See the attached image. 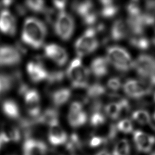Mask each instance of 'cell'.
Masks as SVG:
<instances>
[{"mask_svg": "<svg viewBox=\"0 0 155 155\" xmlns=\"http://www.w3.org/2000/svg\"><path fill=\"white\" fill-rule=\"evenodd\" d=\"M47 35V29L44 23L35 17L25 19L21 34L23 44L35 49L43 46Z\"/></svg>", "mask_w": 155, "mask_h": 155, "instance_id": "1", "label": "cell"}, {"mask_svg": "<svg viewBox=\"0 0 155 155\" xmlns=\"http://www.w3.org/2000/svg\"><path fill=\"white\" fill-rule=\"evenodd\" d=\"M107 60L117 71L126 73L133 68L134 61L126 49L117 46L107 49Z\"/></svg>", "mask_w": 155, "mask_h": 155, "instance_id": "2", "label": "cell"}, {"mask_svg": "<svg viewBox=\"0 0 155 155\" xmlns=\"http://www.w3.org/2000/svg\"><path fill=\"white\" fill-rule=\"evenodd\" d=\"M90 74V71L84 66L79 58L74 59L67 68V77L73 88L87 87Z\"/></svg>", "mask_w": 155, "mask_h": 155, "instance_id": "3", "label": "cell"}, {"mask_svg": "<svg viewBox=\"0 0 155 155\" xmlns=\"http://www.w3.org/2000/svg\"><path fill=\"white\" fill-rule=\"evenodd\" d=\"M99 43L94 28H90L76 40L75 44L76 53L80 57L88 55L98 48Z\"/></svg>", "mask_w": 155, "mask_h": 155, "instance_id": "4", "label": "cell"}, {"mask_svg": "<svg viewBox=\"0 0 155 155\" xmlns=\"http://www.w3.org/2000/svg\"><path fill=\"white\" fill-rule=\"evenodd\" d=\"M75 23L71 15L65 11L58 14L54 28V32L63 41L69 40L73 34Z\"/></svg>", "mask_w": 155, "mask_h": 155, "instance_id": "5", "label": "cell"}, {"mask_svg": "<svg viewBox=\"0 0 155 155\" xmlns=\"http://www.w3.org/2000/svg\"><path fill=\"white\" fill-rule=\"evenodd\" d=\"M133 68L141 80H146L155 75V57L149 54L139 55L134 61Z\"/></svg>", "mask_w": 155, "mask_h": 155, "instance_id": "6", "label": "cell"}, {"mask_svg": "<svg viewBox=\"0 0 155 155\" xmlns=\"http://www.w3.org/2000/svg\"><path fill=\"white\" fill-rule=\"evenodd\" d=\"M22 54L16 46L2 45L0 46V67H12L19 65Z\"/></svg>", "mask_w": 155, "mask_h": 155, "instance_id": "7", "label": "cell"}, {"mask_svg": "<svg viewBox=\"0 0 155 155\" xmlns=\"http://www.w3.org/2000/svg\"><path fill=\"white\" fill-rule=\"evenodd\" d=\"M124 90L127 96L132 99H140L151 93L148 85L141 80H127L124 84Z\"/></svg>", "mask_w": 155, "mask_h": 155, "instance_id": "8", "label": "cell"}, {"mask_svg": "<svg viewBox=\"0 0 155 155\" xmlns=\"http://www.w3.org/2000/svg\"><path fill=\"white\" fill-rule=\"evenodd\" d=\"M26 110L31 119H36L41 114L40 95L34 88H29L23 95Z\"/></svg>", "mask_w": 155, "mask_h": 155, "instance_id": "9", "label": "cell"}, {"mask_svg": "<svg viewBox=\"0 0 155 155\" xmlns=\"http://www.w3.org/2000/svg\"><path fill=\"white\" fill-rule=\"evenodd\" d=\"M23 82L22 74L19 71L11 74L0 73V99L15 86L18 87Z\"/></svg>", "mask_w": 155, "mask_h": 155, "instance_id": "10", "label": "cell"}, {"mask_svg": "<svg viewBox=\"0 0 155 155\" xmlns=\"http://www.w3.org/2000/svg\"><path fill=\"white\" fill-rule=\"evenodd\" d=\"M28 74L30 78L35 83H38L47 80L49 73L42 64L40 57L37 59L36 61H30L27 66Z\"/></svg>", "mask_w": 155, "mask_h": 155, "instance_id": "11", "label": "cell"}, {"mask_svg": "<svg viewBox=\"0 0 155 155\" xmlns=\"http://www.w3.org/2000/svg\"><path fill=\"white\" fill-rule=\"evenodd\" d=\"M0 31L10 36L15 35L17 31L16 19L7 8H4L0 12Z\"/></svg>", "mask_w": 155, "mask_h": 155, "instance_id": "12", "label": "cell"}, {"mask_svg": "<svg viewBox=\"0 0 155 155\" xmlns=\"http://www.w3.org/2000/svg\"><path fill=\"white\" fill-rule=\"evenodd\" d=\"M45 54L59 66H63L68 61V54L63 47L56 44L47 45L45 47Z\"/></svg>", "mask_w": 155, "mask_h": 155, "instance_id": "13", "label": "cell"}, {"mask_svg": "<svg viewBox=\"0 0 155 155\" xmlns=\"http://www.w3.org/2000/svg\"><path fill=\"white\" fill-rule=\"evenodd\" d=\"M23 155H46L47 147L42 141L28 138L23 143Z\"/></svg>", "mask_w": 155, "mask_h": 155, "instance_id": "14", "label": "cell"}, {"mask_svg": "<svg viewBox=\"0 0 155 155\" xmlns=\"http://www.w3.org/2000/svg\"><path fill=\"white\" fill-rule=\"evenodd\" d=\"M67 134L60 126L59 122H56L49 126L48 130V140L51 144L58 146L64 145L67 143Z\"/></svg>", "mask_w": 155, "mask_h": 155, "instance_id": "15", "label": "cell"}, {"mask_svg": "<svg viewBox=\"0 0 155 155\" xmlns=\"http://www.w3.org/2000/svg\"><path fill=\"white\" fill-rule=\"evenodd\" d=\"M0 136L5 143H18L21 139V130L18 126L4 124L0 131Z\"/></svg>", "mask_w": 155, "mask_h": 155, "instance_id": "16", "label": "cell"}, {"mask_svg": "<svg viewBox=\"0 0 155 155\" xmlns=\"http://www.w3.org/2000/svg\"><path fill=\"white\" fill-rule=\"evenodd\" d=\"M65 78V74L61 71H56L49 73L47 78L46 92L49 97L54 91L61 87V84Z\"/></svg>", "mask_w": 155, "mask_h": 155, "instance_id": "17", "label": "cell"}, {"mask_svg": "<svg viewBox=\"0 0 155 155\" xmlns=\"http://www.w3.org/2000/svg\"><path fill=\"white\" fill-rule=\"evenodd\" d=\"M91 71L97 78H102L109 73V62L103 57H98L93 60L91 64Z\"/></svg>", "mask_w": 155, "mask_h": 155, "instance_id": "18", "label": "cell"}, {"mask_svg": "<svg viewBox=\"0 0 155 155\" xmlns=\"http://www.w3.org/2000/svg\"><path fill=\"white\" fill-rule=\"evenodd\" d=\"M128 32L126 22L122 19H117L112 25L110 31V38L113 41H119L127 37Z\"/></svg>", "mask_w": 155, "mask_h": 155, "instance_id": "19", "label": "cell"}, {"mask_svg": "<svg viewBox=\"0 0 155 155\" xmlns=\"http://www.w3.org/2000/svg\"><path fill=\"white\" fill-rule=\"evenodd\" d=\"M2 110L6 117L18 120L21 118V112L18 103L12 99H7L2 103Z\"/></svg>", "mask_w": 155, "mask_h": 155, "instance_id": "20", "label": "cell"}, {"mask_svg": "<svg viewBox=\"0 0 155 155\" xmlns=\"http://www.w3.org/2000/svg\"><path fill=\"white\" fill-rule=\"evenodd\" d=\"M58 111L55 108H48L36 119H32L36 124H44L50 126L56 122L58 121Z\"/></svg>", "mask_w": 155, "mask_h": 155, "instance_id": "21", "label": "cell"}, {"mask_svg": "<svg viewBox=\"0 0 155 155\" xmlns=\"http://www.w3.org/2000/svg\"><path fill=\"white\" fill-rule=\"evenodd\" d=\"M71 95V91L70 89L61 87L52 93L49 97L52 103L56 107H61L68 101Z\"/></svg>", "mask_w": 155, "mask_h": 155, "instance_id": "22", "label": "cell"}, {"mask_svg": "<svg viewBox=\"0 0 155 155\" xmlns=\"http://www.w3.org/2000/svg\"><path fill=\"white\" fill-rule=\"evenodd\" d=\"M102 5L100 15L106 19H111L115 17L119 11L120 7L118 4L111 1H101Z\"/></svg>", "mask_w": 155, "mask_h": 155, "instance_id": "23", "label": "cell"}, {"mask_svg": "<svg viewBox=\"0 0 155 155\" xmlns=\"http://www.w3.org/2000/svg\"><path fill=\"white\" fill-rule=\"evenodd\" d=\"M71 8L81 18L95 10L92 2L89 1H74L71 4Z\"/></svg>", "mask_w": 155, "mask_h": 155, "instance_id": "24", "label": "cell"}, {"mask_svg": "<svg viewBox=\"0 0 155 155\" xmlns=\"http://www.w3.org/2000/svg\"><path fill=\"white\" fill-rule=\"evenodd\" d=\"M87 120V114L83 110L78 112L69 111L68 121L69 124L73 128H78L85 124Z\"/></svg>", "mask_w": 155, "mask_h": 155, "instance_id": "25", "label": "cell"}, {"mask_svg": "<svg viewBox=\"0 0 155 155\" xmlns=\"http://www.w3.org/2000/svg\"><path fill=\"white\" fill-rule=\"evenodd\" d=\"M145 8V12L143 13V17L146 27L155 25V1H146Z\"/></svg>", "mask_w": 155, "mask_h": 155, "instance_id": "26", "label": "cell"}, {"mask_svg": "<svg viewBox=\"0 0 155 155\" xmlns=\"http://www.w3.org/2000/svg\"><path fill=\"white\" fill-rule=\"evenodd\" d=\"M86 97L90 100V99L99 100V98L103 96L106 93V88L102 84L99 82H96L87 87Z\"/></svg>", "mask_w": 155, "mask_h": 155, "instance_id": "27", "label": "cell"}, {"mask_svg": "<svg viewBox=\"0 0 155 155\" xmlns=\"http://www.w3.org/2000/svg\"><path fill=\"white\" fill-rule=\"evenodd\" d=\"M129 43L132 47L141 51L147 50L150 47L149 40L143 35L132 36L129 39Z\"/></svg>", "mask_w": 155, "mask_h": 155, "instance_id": "28", "label": "cell"}, {"mask_svg": "<svg viewBox=\"0 0 155 155\" xmlns=\"http://www.w3.org/2000/svg\"><path fill=\"white\" fill-rule=\"evenodd\" d=\"M130 146L128 140L123 139L117 141L113 149V155H130Z\"/></svg>", "mask_w": 155, "mask_h": 155, "instance_id": "29", "label": "cell"}, {"mask_svg": "<svg viewBox=\"0 0 155 155\" xmlns=\"http://www.w3.org/2000/svg\"><path fill=\"white\" fill-rule=\"evenodd\" d=\"M132 118L135 121L141 125H146L150 123L151 118L149 113L146 110H139L133 112Z\"/></svg>", "mask_w": 155, "mask_h": 155, "instance_id": "30", "label": "cell"}, {"mask_svg": "<svg viewBox=\"0 0 155 155\" xmlns=\"http://www.w3.org/2000/svg\"><path fill=\"white\" fill-rule=\"evenodd\" d=\"M105 112L111 119L116 120L120 116V108L117 102H111L105 107Z\"/></svg>", "mask_w": 155, "mask_h": 155, "instance_id": "31", "label": "cell"}, {"mask_svg": "<svg viewBox=\"0 0 155 155\" xmlns=\"http://www.w3.org/2000/svg\"><path fill=\"white\" fill-rule=\"evenodd\" d=\"M90 117L91 125L95 128H99L105 123L106 119L101 111H94L92 112Z\"/></svg>", "mask_w": 155, "mask_h": 155, "instance_id": "32", "label": "cell"}, {"mask_svg": "<svg viewBox=\"0 0 155 155\" xmlns=\"http://www.w3.org/2000/svg\"><path fill=\"white\" fill-rule=\"evenodd\" d=\"M25 4L27 9L36 13H44L46 8L45 6V2L42 1H27Z\"/></svg>", "mask_w": 155, "mask_h": 155, "instance_id": "33", "label": "cell"}, {"mask_svg": "<svg viewBox=\"0 0 155 155\" xmlns=\"http://www.w3.org/2000/svg\"><path fill=\"white\" fill-rule=\"evenodd\" d=\"M126 9L129 15V17H136L142 14L140 4L138 1L129 2L126 5Z\"/></svg>", "mask_w": 155, "mask_h": 155, "instance_id": "34", "label": "cell"}, {"mask_svg": "<svg viewBox=\"0 0 155 155\" xmlns=\"http://www.w3.org/2000/svg\"><path fill=\"white\" fill-rule=\"evenodd\" d=\"M117 130L121 132L129 134L133 130V124L131 120L128 119H124L120 121L117 124L116 127Z\"/></svg>", "mask_w": 155, "mask_h": 155, "instance_id": "35", "label": "cell"}, {"mask_svg": "<svg viewBox=\"0 0 155 155\" xmlns=\"http://www.w3.org/2000/svg\"><path fill=\"white\" fill-rule=\"evenodd\" d=\"M149 135L140 130H136L134 132V140L137 148L143 145L147 140Z\"/></svg>", "mask_w": 155, "mask_h": 155, "instance_id": "36", "label": "cell"}, {"mask_svg": "<svg viewBox=\"0 0 155 155\" xmlns=\"http://www.w3.org/2000/svg\"><path fill=\"white\" fill-rule=\"evenodd\" d=\"M44 13L47 22L54 27L58 16L55 10L52 8H46Z\"/></svg>", "mask_w": 155, "mask_h": 155, "instance_id": "37", "label": "cell"}, {"mask_svg": "<svg viewBox=\"0 0 155 155\" xmlns=\"http://www.w3.org/2000/svg\"><path fill=\"white\" fill-rule=\"evenodd\" d=\"M155 143V138L154 137L149 135L147 140L141 145L140 147L137 148L139 151L142 153H149L153 148Z\"/></svg>", "mask_w": 155, "mask_h": 155, "instance_id": "38", "label": "cell"}, {"mask_svg": "<svg viewBox=\"0 0 155 155\" xmlns=\"http://www.w3.org/2000/svg\"><path fill=\"white\" fill-rule=\"evenodd\" d=\"M122 83L119 78L113 77L108 81L107 83V87L113 92H117L121 87Z\"/></svg>", "mask_w": 155, "mask_h": 155, "instance_id": "39", "label": "cell"}, {"mask_svg": "<svg viewBox=\"0 0 155 155\" xmlns=\"http://www.w3.org/2000/svg\"><path fill=\"white\" fill-rule=\"evenodd\" d=\"M106 142H107V141L102 138L101 137L94 135L91 138L90 142H89V145L90 146V147L95 148V147H99L100 146L103 145Z\"/></svg>", "mask_w": 155, "mask_h": 155, "instance_id": "40", "label": "cell"}, {"mask_svg": "<svg viewBox=\"0 0 155 155\" xmlns=\"http://www.w3.org/2000/svg\"><path fill=\"white\" fill-rule=\"evenodd\" d=\"M15 10L16 11L17 14L20 16H23L25 15L27 11V8L25 4H15Z\"/></svg>", "mask_w": 155, "mask_h": 155, "instance_id": "41", "label": "cell"}, {"mask_svg": "<svg viewBox=\"0 0 155 155\" xmlns=\"http://www.w3.org/2000/svg\"><path fill=\"white\" fill-rule=\"evenodd\" d=\"M52 3L54 5V8L60 11L61 12L64 11V10L67 4V1H53Z\"/></svg>", "mask_w": 155, "mask_h": 155, "instance_id": "42", "label": "cell"}, {"mask_svg": "<svg viewBox=\"0 0 155 155\" xmlns=\"http://www.w3.org/2000/svg\"><path fill=\"white\" fill-rule=\"evenodd\" d=\"M4 144H5V143H4V141L2 140V139L1 138V137L0 136V150H1V149L2 148V146Z\"/></svg>", "mask_w": 155, "mask_h": 155, "instance_id": "43", "label": "cell"}, {"mask_svg": "<svg viewBox=\"0 0 155 155\" xmlns=\"http://www.w3.org/2000/svg\"><path fill=\"white\" fill-rule=\"evenodd\" d=\"M152 42L153 43V44L155 45V34L153 35V37L152 38Z\"/></svg>", "mask_w": 155, "mask_h": 155, "instance_id": "44", "label": "cell"}, {"mask_svg": "<svg viewBox=\"0 0 155 155\" xmlns=\"http://www.w3.org/2000/svg\"><path fill=\"white\" fill-rule=\"evenodd\" d=\"M153 101L155 102V92L154 93V94H153Z\"/></svg>", "mask_w": 155, "mask_h": 155, "instance_id": "45", "label": "cell"}, {"mask_svg": "<svg viewBox=\"0 0 155 155\" xmlns=\"http://www.w3.org/2000/svg\"><path fill=\"white\" fill-rule=\"evenodd\" d=\"M153 117H154V119H155V113H154V115H153Z\"/></svg>", "mask_w": 155, "mask_h": 155, "instance_id": "46", "label": "cell"}, {"mask_svg": "<svg viewBox=\"0 0 155 155\" xmlns=\"http://www.w3.org/2000/svg\"><path fill=\"white\" fill-rule=\"evenodd\" d=\"M155 155V153H154V154H153V155Z\"/></svg>", "mask_w": 155, "mask_h": 155, "instance_id": "47", "label": "cell"}, {"mask_svg": "<svg viewBox=\"0 0 155 155\" xmlns=\"http://www.w3.org/2000/svg\"></svg>", "mask_w": 155, "mask_h": 155, "instance_id": "48", "label": "cell"}]
</instances>
